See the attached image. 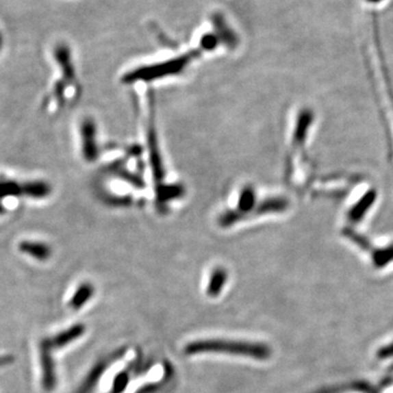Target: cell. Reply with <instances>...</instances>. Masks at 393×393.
Listing matches in <instances>:
<instances>
[{"mask_svg":"<svg viewBox=\"0 0 393 393\" xmlns=\"http://www.w3.org/2000/svg\"><path fill=\"white\" fill-rule=\"evenodd\" d=\"M185 353L187 355L224 354V355L242 356L262 361L269 356V348L260 343L212 339L189 343L185 346Z\"/></svg>","mask_w":393,"mask_h":393,"instance_id":"obj_1","label":"cell"},{"mask_svg":"<svg viewBox=\"0 0 393 393\" xmlns=\"http://www.w3.org/2000/svg\"><path fill=\"white\" fill-rule=\"evenodd\" d=\"M40 358L42 385L46 391L54 390L57 383V376L54 358H53V350L43 342L40 343Z\"/></svg>","mask_w":393,"mask_h":393,"instance_id":"obj_2","label":"cell"},{"mask_svg":"<svg viewBox=\"0 0 393 393\" xmlns=\"http://www.w3.org/2000/svg\"><path fill=\"white\" fill-rule=\"evenodd\" d=\"M86 331V328L82 325H76L67 329L65 331L55 334L54 337L47 338L42 342L45 343L51 350L64 348L66 345L71 344L75 340L79 339Z\"/></svg>","mask_w":393,"mask_h":393,"instance_id":"obj_3","label":"cell"},{"mask_svg":"<svg viewBox=\"0 0 393 393\" xmlns=\"http://www.w3.org/2000/svg\"><path fill=\"white\" fill-rule=\"evenodd\" d=\"M20 251L25 253L27 256L32 258L38 259L40 262L47 260L51 257V251L49 246L40 242H31V240H25L20 242Z\"/></svg>","mask_w":393,"mask_h":393,"instance_id":"obj_4","label":"cell"},{"mask_svg":"<svg viewBox=\"0 0 393 393\" xmlns=\"http://www.w3.org/2000/svg\"><path fill=\"white\" fill-rule=\"evenodd\" d=\"M93 292H94V290H93V286L91 284H89V283L88 284H82L80 288H78L76 293L73 294L71 302V307L75 308V309H79V308L82 307L86 302H89Z\"/></svg>","mask_w":393,"mask_h":393,"instance_id":"obj_5","label":"cell"},{"mask_svg":"<svg viewBox=\"0 0 393 393\" xmlns=\"http://www.w3.org/2000/svg\"><path fill=\"white\" fill-rule=\"evenodd\" d=\"M57 62L62 66V71L66 77H71L73 75V64H71V55L69 49L66 46H58L55 51Z\"/></svg>","mask_w":393,"mask_h":393,"instance_id":"obj_6","label":"cell"},{"mask_svg":"<svg viewBox=\"0 0 393 393\" xmlns=\"http://www.w3.org/2000/svg\"><path fill=\"white\" fill-rule=\"evenodd\" d=\"M94 130H93V126H92L91 123H88L86 121L84 124V128H82V135H84V153H86V159H92L93 155H94V143L92 141L93 139V135H94Z\"/></svg>","mask_w":393,"mask_h":393,"instance_id":"obj_7","label":"cell"},{"mask_svg":"<svg viewBox=\"0 0 393 393\" xmlns=\"http://www.w3.org/2000/svg\"><path fill=\"white\" fill-rule=\"evenodd\" d=\"M51 192V187L43 181H36V183H29L25 185V194L33 196V198H43L49 196Z\"/></svg>","mask_w":393,"mask_h":393,"instance_id":"obj_8","label":"cell"},{"mask_svg":"<svg viewBox=\"0 0 393 393\" xmlns=\"http://www.w3.org/2000/svg\"><path fill=\"white\" fill-rule=\"evenodd\" d=\"M19 194H25V185L14 181L0 183V196H19Z\"/></svg>","mask_w":393,"mask_h":393,"instance_id":"obj_9","label":"cell"},{"mask_svg":"<svg viewBox=\"0 0 393 393\" xmlns=\"http://www.w3.org/2000/svg\"><path fill=\"white\" fill-rule=\"evenodd\" d=\"M10 362V357L9 356H5V357H0V365H5V364H8Z\"/></svg>","mask_w":393,"mask_h":393,"instance_id":"obj_10","label":"cell"},{"mask_svg":"<svg viewBox=\"0 0 393 393\" xmlns=\"http://www.w3.org/2000/svg\"><path fill=\"white\" fill-rule=\"evenodd\" d=\"M367 3H383V0H366Z\"/></svg>","mask_w":393,"mask_h":393,"instance_id":"obj_11","label":"cell"},{"mask_svg":"<svg viewBox=\"0 0 393 393\" xmlns=\"http://www.w3.org/2000/svg\"><path fill=\"white\" fill-rule=\"evenodd\" d=\"M3 212V205H0V213Z\"/></svg>","mask_w":393,"mask_h":393,"instance_id":"obj_12","label":"cell"}]
</instances>
